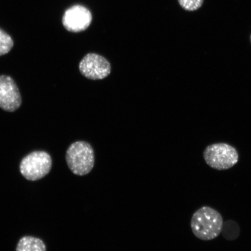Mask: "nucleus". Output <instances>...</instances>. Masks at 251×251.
Masks as SVG:
<instances>
[{"instance_id":"f257e3e1","label":"nucleus","mask_w":251,"mask_h":251,"mask_svg":"<svg viewBox=\"0 0 251 251\" xmlns=\"http://www.w3.org/2000/svg\"><path fill=\"white\" fill-rule=\"evenodd\" d=\"M224 220L218 211L209 206H203L194 213L191 220L193 233L199 239L210 241L221 234Z\"/></svg>"},{"instance_id":"f03ea898","label":"nucleus","mask_w":251,"mask_h":251,"mask_svg":"<svg viewBox=\"0 0 251 251\" xmlns=\"http://www.w3.org/2000/svg\"><path fill=\"white\" fill-rule=\"evenodd\" d=\"M65 158L71 172L80 176L90 174L95 164L93 147L84 141L72 143L66 152Z\"/></svg>"},{"instance_id":"7ed1b4c3","label":"nucleus","mask_w":251,"mask_h":251,"mask_svg":"<svg viewBox=\"0 0 251 251\" xmlns=\"http://www.w3.org/2000/svg\"><path fill=\"white\" fill-rule=\"evenodd\" d=\"M206 164L218 171H225L233 168L239 160L236 149L229 144L219 143L211 144L203 152Z\"/></svg>"},{"instance_id":"20e7f679","label":"nucleus","mask_w":251,"mask_h":251,"mask_svg":"<svg viewBox=\"0 0 251 251\" xmlns=\"http://www.w3.org/2000/svg\"><path fill=\"white\" fill-rule=\"evenodd\" d=\"M52 167V159L48 153L42 151L31 152L24 157L20 164L22 175L30 181H36L49 174Z\"/></svg>"},{"instance_id":"39448f33","label":"nucleus","mask_w":251,"mask_h":251,"mask_svg":"<svg viewBox=\"0 0 251 251\" xmlns=\"http://www.w3.org/2000/svg\"><path fill=\"white\" fill-rule=\"evenodd\" d=\"M79 70L81 75L89 79L101 80L111 73V66L103 56L89 53L81 59Z\"/></svg>"},{"instance_id":"423d86ee","label":"nucleus","mask_w":251,"mask_h":251,"mask_svg":"<svg viewBox=\"0 0 251 251\" xmlns=\"http://www.w3.org/2000/svg\"><path fill=\"white\" fill-rule=\"evenodd\" d=\"M92 15L87 8L76 5L67 9L62 18L65 29L71 32H81L89 27Z\"/></svg>"},{"instance_id":"0eeeda50","label":"nucleus","mask_w":251,"mask_h":251,"mask_svg":"<svg viewBox=\"0 0 251 251\" xmlns=\"http://www.w3.org/2000/svg\"><path fill=\"white\" fill-rule=\"evenodd\" d=\"M21 103L20 92L14 80L5 75L0 76V107L14 112L20 107Z\"/></svg>"},{"instance_id":"6e6552de","label":"nucleus","mask_w":251,"mask_h":251,"mask_svg":"<svg viewBox=\"0 0 251 251\" xmlns=\"http://www.w3.org/2000/svg\"><path fill=\"white\" fill-rule=\"evenodd\" d=\"M16 251H46V246L39 238L25 236L19 241Z\"/></svg>"},{"instance_id":"1a4fd4ad","label":"nucleus","mask_w":251,"mask_h":251,"mask_svg":"<svg viewBox=\"0 0 251 251\" xmlns=\"http://www.w3.org/2000/svg\"><path fill=\"white\" fill-rule=\"evenodd\" d=\"M13 46L14 42L11 37L0 29V56L7 54Z\"/></svg>"},{"instance_id":"9d476101","label":"nucleus","mask_w":251,"mask_h":251,"mask_svg":"<svg viewBox=\"0 0 251 251\" xmlns=\"http://www.w3.org/2000/svg\"><path fill=\"white\" fill-rule=\"evenodd\" d=\"M178 1L185 10L194 11L201 7L203 0H178Z\"/></svg>"},{"instance_id":"9b49d317","label":"nucleus","mask_w":251,"mask_h":251,"mask_svg":"<svg viewBox=\"0 0 251 251\" xmlns=\"http://www.w3.org/2000/svg\"><path fill=\"white\" fill-rule=\"evenodd\" d=\"M250 39H251V37H250Z\"/></svg>"}]
</instances>
